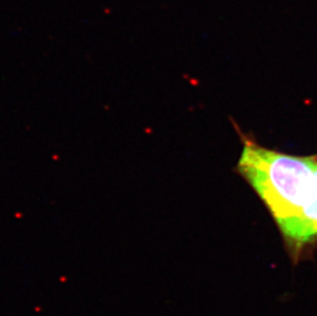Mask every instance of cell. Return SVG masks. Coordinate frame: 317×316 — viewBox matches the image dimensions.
I'll use <instances>...</instances> for the list:
<instances>
[{
	"label": "cell",
	"mask_w": 317,
	"mask_h": 316,
	"mask_svg": "<svg viewBox=\"0 0 317 316\" xmlns=\"http://www.w3.org/2000/svg\"><path fill=\"white\" fill-rule=\"evenodd\" d=\"M238 171L268 206L297 264L317 244V163L248 142Z\"/></svg>",
	"instance_id": "obj_1"
}]
</instances>
